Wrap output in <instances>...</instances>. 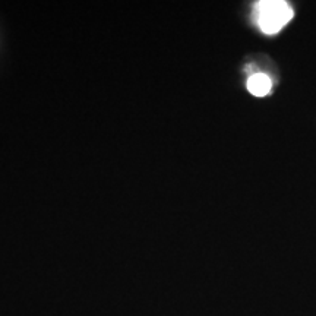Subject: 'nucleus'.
Segmentation results:
<instances>
[{"label":"nucleus","instance_id":"1","mask_svg":"<svg viewBox=\"0 0 316 316\" xmlns=\"http://www.w3.org/2000/svg\"><path fill=\"white\" fill-rule=\"evenodd\" d=\"M293 18V9L286 2L269 0L256 5V22L265 34H275Z\"/></svg>","mask_w":316,"mask_h":316},{"label":"nucleus","instance_id":"2","mask_svg":"<svg viewBox=\"0 0 316 316\" xmlns=\"http://www.w3.org/2000/svg\"><path fill=\"white\" fill-rule=\"evenodd\" d=\"M271 86H272L271 79L267 75H263V73H255L247 81V89H249V92L256 97H265L267 94H269Z\"/></svg>","mask_w":316,"mask_h":316}]
</instances>
